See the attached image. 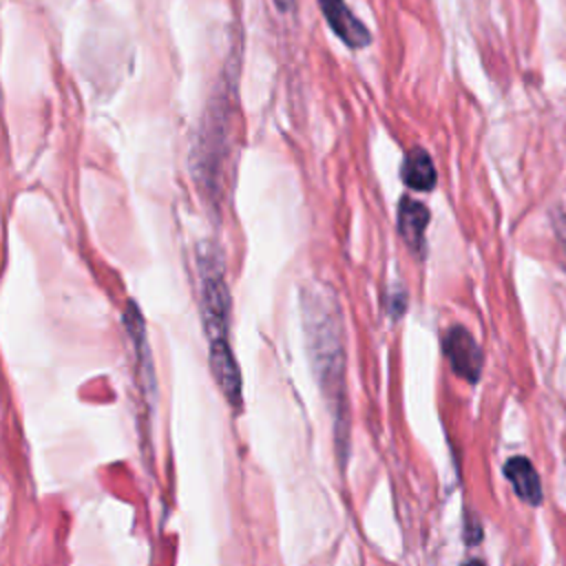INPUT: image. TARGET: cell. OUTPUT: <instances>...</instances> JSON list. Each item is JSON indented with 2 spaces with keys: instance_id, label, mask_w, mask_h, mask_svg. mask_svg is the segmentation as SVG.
<instances>
[{
  "instance_id": "1",
  "label": "cell",
  "mask_w": 566,
  "mask_h": 566,
  "mask_svg": "<svg viewBox=\"0 0 566 566\" xmlns=\"http://www.w3.org/2000/svg\"><path fill=\"white\" fill-rule=\"evenodd\" d=\"M303 325L310 358L323 394L336 409L345 407V338L338 296L323 281L303 287Z\"/></svg>"
},
{
  "instance_id": "2",
  "label": "cell",
  "mask_w": 566,
  "mask_h": 566,
  "mask_svg": "<svg viewBox=\"0 0 566 566\" xmlns=\"http://www.w3.org/2000/svg\"><path fill=\"white\" fill-rule=\"evenodd\" d=\"M199 272V301L201 318L208 336V349L230 347L228 327H230V292L223 276V263L219 254L208 248L197 254Z\"/></svg>"
},
{
  "instance_id": "3",
  "label": "cell",
  "mask_w": 566,
  "mask_h": 566,
  "mask_svg": "<svg viewBox=\"0 0 566 566\" xmlns=\"http://www.w3.org/2000/svg\"><path fill=\"white\" fill-rule=\"evenodd\" d=\"M442 349H444V356H447L451 369L460 378H464L469 382H475L480 378L484 356H482V349L475 343L473 334L467 327H462V325L449 327L442 336Z\"/></svg>"
},
{
  "instance_id": "4",
  "label": "cell",
  "mask_w": 566,
  "mask_h": 566,
  "mask_svg": "<svg viewBox=\"0 0 566 566\" xmlns=\"http://www.w3.org/2000/svg\"><path fill=\"white\" fill-rule=\"evenodd\" d=\"M323 18L349 49H365L371 42L369 29L352 13L345 0H318Z\"/></svg>"
},
{
  "instance_id": "5",
  "label": "cell",
  "mask_w": 566,
  "mask_h": 566,
  "mask_svg": "<svg viewBox=\"0 0 566 566\" xmlns=\"http://www.w3.org/2000/svg\"><path fill=\"white\" fill-rule=\"evenodd\" d=\"M427 226H429V208L418 199L402 197L398 203V232L405 245L416 254H422L424 250Z\"/></svg>"
},
{
  "instance_id": "6",
  "label": "cell",
  "mask_w": 566,
  "mask_h": 566,
  "mask_svg": "<svg viewBox=\"0 0 566 566\" xmlns=\"http://www.w3.org/2000/svg\"><path fill=\"white\" fill-rule=\"evenodd\" d=\"M504 475L509 478V482L515 489L520 500H524L531 506L542 504V497H544L542 495V482H539V475H537V471H535V467L531 464L528 458L515 455V458L506 460Z\"/></svg>"
},
{
  "instance_id": "7",
  "label": "cell",
  "mask_w": 566,
  "mask_h": 566,
  "mask_svg": "<svg viewBox=\"0 0 566 566\" xmlns=\"http://www.w3.org/2000/svg\"><path fill=\"white\" fill-rule=\"evenodd\" d=\"M400 179L411 190H420V192L431 190L438 181V172L431 155L420 146H413L411 150H407L400 168Z\"/></svg>"
},
{
  "instance_id": "8",
  "label": "cell",
  "mask_w": 566,
  "mask_h": 566,
  "mask_svg": "<svg viewBox=\"0 0 566 566\" xmlns=\"http://www.w3.org/2000/svg\"><path fill=\"white\" fill-rule=\"evenodd\" d=\"M553 228H555V232H557V237H559V241H562V245L566 250V214L564 212H557L553 217Z\"/></svg>"
},
{
  "instance_id": "9",
  "label": "cell",
  "mask_w": 566,
  "mask_h": 566,
  "mask_svg": "<svg viewBox=\"0 0 566 566\" xmlns=\"http://www.w3.org/2000/svg\"><path fill=\"white\" fill-rule=\"evenodd\" d=\"M274 4L281 13H292L296 9V0H274Z\"/></svg>"
},
{
  "instance_id": "10",
  "label": "cell",
  "mask_w": 566,
  "mask_h": 566,
  "mask_svg": "<svg viewBox=\"0 0 566 566\" xmlns=\"http://www.w3.org/2000/svg\"><path fill=\"white\" fill-rule=\"evenodd\" d=\"M464 566H484L480 559H471V562H467Z\"/></svg>"
}]
</instances>
